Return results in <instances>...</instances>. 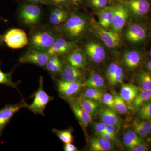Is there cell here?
I'll return each mask as SVG.
<instances>
[{
	"label": "cell",
	"mask_w": 151,
	"mask_h": 151,
	"mask_svg": "<svg viewBox=\"0 0 151 151\" xmlns=\"http://www.w3.org/2000/svg\"><path fill=\"white\" fill-rule=\"evenodd\" d=\"M86 22L83 17L74 15L66 20L63 29L67 35L72 37H77L84 33Z\"/></svg>",
	"instance_id": "cell-4"
},
{
	"label": "cell",
	"mask_w": 151,
	"mask_h": 151,
	"mask_svg": "<svg viewBox=\"0 0 151 151\" xmlns=\"http://www.w3.org/2000/svg\"><path fill=\"white\" fill-rule=\"evenodd\" d=\"M100 121L107 125H114L119 127L120 119L115 110L108 107L102 108L98 111Z\"/></svg>",
	"instance_id": "cell-17"
},
{
	"label": "cell",
	"mask_w": 151,
	"mask_h": 151,
	"mask_svg": "<svg viewBox=\"0 0 151 151\" xmlns=\"http://www.w3.org/2000/svg\"><path fill=\"white\" fill-rule=\"evenodd\" d=\"M13 72V70L9 73H4L0 69V84L10 86L19 92L18 89L17 83H14L12 79Z\"/></svg>",
	"instance_id": "cell-34"
},
{
	"label": "cell",
	"mask_w": 151,
	"mask_h": 151,
	"mask_svg": "<svg viewBox=\"0 0 151 151\" xmlns=\"http://www.w3.org/2000/svg\"><path fill=\"white\" fill-rule=\"evenodd\" d=\"M62 63L58 55H51L45 67L49 72L53 74L60 73L62 70Z\"/></svg>",
	"instance_id": "cell-26"
},
{
	"label": "cell",
	"mask_w": 151,
	"mask_h": 151,
	"mask_svg": "<svg viewBox=\"0 0 151 151\" xmlns=\"http://www.w3.org/2000/svg\"><path fill=\"white\" fill-rule=\"evenodd\" d=\"M3 40L9 47L14 49L22 48L29 44L26 33L19 29L8 31L3 37Z\"/></svg>",
	"instance_id": "cell-3"
},
{
	"label": "cell",
	"mask_w": 151,
	"mask_h": 151,
	"mask_svg": "<svg viewBox=\"0 0 151 151\" xmlns=\"http://www.w3.org/2000/svg\"><path fill=\"white\" fill-rule=\"evenodd\" d=\"M111 142L97 136L91 138L89 141V148L92 151H108L113 149Z\"/></svg>",
	"instance_id": "cell-18"
},
{
	"label": "cell",
	"mask_w": 151,
	"mask_h": 151,
	"mask_svg": "<svg viewBox=\"0 0 151 151\" xmlns=\"http://www.w3.org/2000/svg\"><path fill=\"white\" fill-rule=\"evenodd\" d=\"M128 40L134 43L141 42L145 39L147 34L145 30L139 24H134L130 26L126 34Z\"/></svg>",
	"instance_id": "cell-16"
},
{
	"label": "cell",
	"mask_w": 151,
	"mask_h": 151,
	"mask_svg": "<svg viewBox=\"0 0 151 151\" xmlns=\"http://www.w3.org/2000/svg\"><path fill=\"white\" fill-rule=\"evenodd\" d=\"M67 60L70 65L78 68H84L86 65L85 55L79 49L75 50L68 55Z\"/></svg>",
	"instance_id": "cell-21"
},
{
	"label": "cell",
	"mask_w": 151,
	"mask_h": 151,
	"mask_svg": "<svg viewBox=\"0 0 151 151\" xmlns=\"http://www.w3.org/2000/svg\"><path fill=\"white\" fill-rule=\"evenodd\" d=\"M118 131V127L114 125H107L106 132L114 137H116Z\"/></svg>",
	"instance_id": "cell-40"
},
{
	"label": "cell",
	"mask_w": 151,
	"mask_h": 151,
	"mask_svg": "<svg viewBox=\"0 0 151 151\" xmlns=\"http://www.w3.org/2000/svg\"><path fill=\"white\" fill-rule=\"evenodd\" d=\"M52 132L55 134L57 137L59 138L62 142L65 144L71 143L73 142V136L71 129H68L65 130L53 129Z\"/></svg>",
	"instance_id": "cell-31"
},
{
	"label": "cell",
	"mask_w": 151,
	"mask_h": 151,
	"mask_svg": "<svg viewBox=\"0 0 151 151\" xmlns=\"http://www.w3.org/2000/svg\"><path fill=\"white\" fill-rule=\"evenodd\" d=\"M127 4L132 13L138 17L145 15L150 8L149 0H129Z\"/></svg>",
	"instance_id": "cell-15"
},
{
	"label": "cell",
	"mask_w": 151,
	"mask_h": 151,
	"mask_svg": "<svg viewBox=\"0 0 151 151\" xmlns=\"http://www.w3.org/2000/svg\"><path fill=\"white\" fill-rule=\"evenodd\" d=\"M77 99L82 108L89 113L92 118L96 116L99 107L97 101L82 97L81 95Z\"/></svg>",
	"instance_id": "cell-23"
},
{
	"label": "cell",
	"mask_w": 151,
	"mask_h": 151,
	"mask_svg": "<svg viewBox=\"0 0 151 151\" xmlns=\"http://www.w3.org/2000/svg\"><path fill=\"white\" fill-rule=\"evenodd\" d=\"M115 1H122V0H115Z\"/></svg>",
	"instance_id": "cell-50"
},
{
	"label": "cell",
	"mask_w": 151,
	"mask_h": 151,
	"mask_svg": "<svg viewBox=\"0 0 151 151\" xmlns=\"http://www.w3.org/2000/svg\"><path fill=\"white\" fill-rule=\"evenodd\" d=\"M50 57L47 52L31 49L21 57L19 61L20 63H31L43 67L46 65Z\"/></svg>",
	"instance_id": "cell-5"
},
{
	"label": "cell",
	"mask_w": 151,
	"mask_h": 151,
	"mask_svg": "<svg viewBox=\"0 0 151 151\" xmlns=\"http://www.w3.org/2000/svg\"><path fill=\"white\" fill-rule=\"evenodd\" d=\"M30 1L33 3H43L45 1V0H28Z\"/></svg>",
	"instance_id": "cell-45"
},
{
	"label": "cell",
	"mask_w": 151,
	"mask_h": 151,
	"mask_svg": "<svg viewBox=\"0 0 151 151\" xmlns=\"http://www.w3.org/2000/svg\"><path fill=\"white\" fill-rule=\"evenodd\" d=\"M150 56H151V49L150 50Z\"/></svg>",
	"instance_id": "cell-49"
},
{
	"label": "cell",
	"mask_w": 151,
	"mask_h": 151,
	"mask_svg": "<svg viewBox=\"0 0 151 151\" xmlns=\"http://www.w3.org/2000/svg\"><path fill=\"white\" fill-rule=\"evenodd\" d=\"M139 93V88L132 84H123L120 91V95L126 103L130 104Z\"/></svg>",
	"instance_id": "cell-19"
},
{
	"label": "cell",
	"mask_w": 151,
	"mask_h": 151,
	"mask_svg": "<svg viewBox=\"0 0 151 151\" xmlns=\"http://www.w3.org/2000/svg\"><path fill=\"white\" fill-rule=\"evenodd\" d=\"M102 101L108 107L116 111L115 101L113 94L109 93L103 94L102 97Z\"/></svg>",
	"instance_id": "cell-37"
},
{
	"label": "cell",
	"mask_w": 151,
	"mask_h": 151,
	"mask_svg": "<svg viewBox=\"0 0 151 151\" xmlns=\"http://www.w3.org/2000/svg\"><path fill=\"white\" fill-rule=\"evenodd\" d=\"M68 0H50L51 2L53 4L56 5H61L67 2Z\"/></svg>",
	"instance_id": "cell-44"
},
{
	"label": "cell",
	"mask_w": 151,
	"mask_h": 151,
	"mask_svg": "<svg viewBox=\"0 0 151 151\" xmlns=\"http://www.w3.org/2000/svg\"><path fill=\"white\" fill-rule=\"evenodd\" d=\"M34 99L33 102L30 105H28L27 108L33 113L37 115L44 116V112L47 105L54 98L48 95L45 91L43 87V78H40L39 86L37 90L32 95Z\"/></svg>",
	"instance_id": "cell-1"
},
{
	"label": "cell",
	"mask_w": 151,
	"mask_h": 151,
	"mask_svg": "<svg viewBox=\"0 0 151 151\" xmlns=\"http://www.w3.org/2000/svg\"><path fill=\"white\" fill-rule=\"evenodd\" d=\"M96 134L97 136L104 138L105 139L111 141V142L114 140L115 139V137H114L113 136H112L110 134H108L106 132H102V133H96Z\"/></svg>",
	"instance_id": "cell-42"
},
{
	"label": "cell",
	"mask_w": 151,
	"mask_h": 151,
	"mask_svg": "<svg viewBox=\"0 0 151 151\" xmlns=\"http://www.w3.org/2000/svg\"><path fill=\"white\" fill-rule=\"evenodd\" d=\"M114 11V7L105 6L98 12L99 23L102 27L107 28L111 26Z\"/></svg>",
	"instance_id": "cell-22"
},
{
	"label": "cell",
	"mask_w": 151,
	"mask_h": 151,
	"mask_svg": "<svg viewBox=\"0 0 151 151\" xmlns=\"http://www.w3.org/2000/svg\"><path fill=\"white\" fill-rule=\"evenodd\" d=\"M132 127L134 131L141 137H147L151 134V124L147 121L134 122Z\"/></svg>",
	"instance_id": "cell-28"
},
{
	"label": "cell",
	"mask_w": 151,
	"mask_h": 151,
	"mask_svg": "<svg viewBox=\"0 0 151 151\" xmlns=\"http://www.w3.org/2000/svg\"><path fill=\"white\" fill-rule=\"evenodd\" d=\"M134 131L128 130L123 137V144L128 150L143 143L142 139Z\"/></svg>",
	"instance_id": "cell-20"
},
{
	"label": "cell",
	"mask_w": 151,
	"mask_h": 151,
	"mask_svg": "<svg viewBox=\"0 0 151 151\" xmlns=\"http://www.w3.org/2000/svg\"><path fill=\"white\" fill-rule=\"evenodd\" d=\"M91 5L96 9H102L107 5V0H89Z\"/></svg>",
	"instance_id": "cell-39"
},
{
	"label": "cell",
	"mask_w": 151,
	"mask_h": 151,
	"mask_svg": "<svg viewBox=\"0 0 151 151\" xmlns=\"http://www.w3.org/2000/svg\"><path fill=\"white\" fill-rule=\"evenodd\" d=\"M63 150L65 151H77L78 149L76 146L71 143L65 144L63 147Z\"/></svg>",
	"instance_id": "cell-43"
},
{
	"label": "cell",
	"mask_w": 151,
	"mask_h": 151,
	"mask_svg": "<svg viewBox=\"0 0 151 151\" xmlns=\"http://www.w3.org/2000/svg\"><path fill=\"white\" fill-rule=\"evenodd\" d=\"M68 17L67 12L60 8H55L52 12L49 21L52 24L58 25L66 21Z\"/></svg>",
	"instance_id": "cell-27"
},
{
	"label": "cell",
	"mask_w": 151,
	"mask_h": 151,
	"mask_svg": "<svg viewBox=\"0 0 151 151\" xmlns=\"http://www.w3.org/2000/svg\"><path fill=\"white\" fill-rule=\"evenodd\" d=\"M69 103L71 110L77 119L78 123L84 131L92 122V116L84 110L78 103L77 99H71Z\"/></svg>",
	"instance_id": "cell-9"
},
{
	"label": "cell",
	"mask_w": 151,
	"mask_h": 151,
	"mask_svg": "<svg viewBox=\"0 0 151 151\" xmlns=\"http://www.w3.org/2000/svg\"><path fill=\"white\" fill-rule=\"evenodd\" d=\"M140 108L138 113L139 117L145 121L151 122V101L146 103Z\"/></svg>",
	"instance_id": "cell-35"
},
{
	"label": "cell",
	"mask_w": 151,
	"mask_h": 151,
	"mask_svg": "<svg viewBox=\"0 0 151 151\" xmlns=\"http://www.w3.org/2000/svg\"><path fill=\"white\" fill-rule=\"evenodd\" d=\"M70 1L74 3V4H77L81 1V0H69Z\"/></svg>",
	"instance_id": "cell-47"
},
{
	"label": "cell",
	"mask_w": 151,
	"mask_h": 151,
	"mask_svg": "<svg viewBox=\"0 0 151 151\" xmlns=\"http://www.w3.org/2000/svg\"><path fill=\"white\" fill-rule=\"evenodd\" d=\"M3 41V37L0 35V45L1 44Z\"/></svg>",
	"instance_id": "cell-48"
},
{
	"label": "cell",
	"mask_w": 151,
	"mask_h": 151,
	"mask_svg": "<svg viewBox=\"0 0 151 151\" xmlns=\"http://www.w3.org/2000/svg\"><path fill=\"white\" fill-rule=\"evenodd\" d=\"M141 55L137 51L131 50L127 51L124 54L123 60L127 66L131 69H134L140 63Z\"/></svg>",
	"instance_id": "cell-24"
},
{
	"label": "cell",
	"mask_w": 151,
	"mask_h": 151,
	"mask_svg": "<svg viewBox=\"0 0 151 151\" xmlns=\"http://www.w3.org/2000/svg\"><path fill=\"white\" fill-rule=\"evenodd\" d=\"M80 69L69 64H65L63 66L60 73L61 80L70 82H82L84 79V75Z\"/></svg>",
	"instance_id": "cell-11"
},
{
	"label": "cell",
	"mask_w": 151,
	"mask_h": 151,
	"mask_svg": "<svg viewBox=\"0 0 151 151\" xmlns=\"http://www.w3.org/2000/svg\"><path fill=\"white\" fill-rule=\"evenodd\" d=\"M28 104L22 99L20 103L14 105H6L0 110V134L14 115L22 108H27Z\"/></svg>",
	"instance_id": "cell-7"
},
{
	"label": "cell",
	"mask_w": 151,
	"mask_h": 151,
	"mask_svg": "<svg viewBox=\"0 0 151 151\" xmlns=\"http://www.w3.org/2000/svg\"><path fill=\"white\" fill-rule=\"evenodd\" d=\"M124 78V73L123 69L119 65L112 78L108 82L111 86H116L118 84H122Z\"/></svg>",
	"instance_id": "cell-36"
},
{
	"label": "cell",
	"mask_w": 151,
	"mask_h": 151,
	"mask_svg": "<svg viewBox=\"0 0 151 151\" xmlns=\"http://www.w3.org/2000/svg\"><path fill=\"white\" fill-rule=\"evenodd\" d=\"M57 89L59 96L63 99L71 100L73 97L81 91L84 86L82 82H70L58 80L57 82Z\"/></svg>",
	"instance_id": "cell-6"
},
{
	"label": "cell",
	"mask_w": 151,
	"mask_h": 151,
	"mask_svg": "<svg viewBox=\"0 0 151 151\" xmlns=\"http://www.w3.org/2000/svg\"><path fill=\"white\" fill-rule=\"evenodd\" d=\"M136 81L139 86L144 90H151V74L142 71L136 77Z\"/></svg>",
	"instance_id": "cell-30"
},
{
	"label": "cell",
	"mask_w": 151,
	"mask_h": 151,
	"mask_svg": "<svg viewBox=\"0 0 151 151\" xmlns=\"http://www.w3.org/2000/svg\"><path fill=\"white\" fill-rule=\"evenodd\" d=\"M22 21L26 24L33 25L37 24L41 16V11L35 5H25L22 7L19 14Z\"/></svg>",
	"instance_id": "cell-8"
},
{
	"label": "cell",
	"mask_w": 151,
	"mask_h": 151,
	"mask_svg": "<svg viewBox=\"0 0 151 151\" xmlns=\"http://www.w3.org/2000/svg\"><path fill=\"white\" fill-rule=\"evenodd\" d=\"M84 86L88 88L101 89L105 86V81L103 77L98 73L93 72L83 83Z\"/></svg>",
	"instance_id": "cell-25"
},
{
	"label": "cell",
	"mask_w": 151,
	"mask_h": 151,
	"mask_svg": "<svg viewBox=\"0 0 151 151\" xmlns=\"http://www.w3.org/2000/svg\"><path fill=\"white\" fill-rule=\"evenodd\" d=\"M151 100V90L142 89L133 102V106L136 109L140 108L143 105Z\"/></svg>",
	"instance_id": "cell-29"
},
{
	"label": "cell",
	"mask_w": 151,
	"mask_h": 151,
	"mask_svg": "<svg viewBox=\"0 0 151 151\" xmlns=\"http://www.w3.org/2000/svg\"><path fill=\"white\" fill-rule=\"evenodd\" d=\"M128 17L127 9L123 5L115 7L111 26L113 31L119 32L124 27Z\"/></svg>",
	"instance_id": "cell-10"
},
{
	"label": "cell",
	"mask_w": 151,
	"mask_h": 151,
	"mask_svg": "<svg viewBox=\"0 0 151 151\" xmlns=\"http://www.w3.org/2000/svg\"><path fill=\"white\" fill-rule=\"evenodd\" d=\"M103 94L101 89L86 87L81 96L99 102L102 101Z\"/></svg>",
	"instance_id": "cell-32"
},
{
	"label": "cell",
	"mask_w": 151,
	"mask_h": 151,
	"mask_svg": "<svg viewBox=\"0 0 151 151\" xmlns=\"http://www.w3.org/2000/svg\"><path fill=\"white\" fill-rule=\"evenodd\" d=\"M114 101H115V109L119 113L122 114H126L128 111L127 103L120 96V94L116 91L112 92Z\"/></svg>",
	"instance_id": "cell-33"
},
{
	"label": "cell",
	"mask_w": 151,
	"mask_h": 151,
	"mask_svg": "<svg viewBox=\"0 0 151 151\" xmlns=\"http://www.w3.org/2000/svg\"><path fill=\"white\" fill-rule=\"evenodd\" d=\"M147 66L149 70H150L151 71V60H150V61L147 64Z\"/></svg>",
	"instance_id": "cell-46"
},
{
	"label": "cell",
	"mask_w": 151,
	"mask_h": 151,
	"mask_svg": "<svg viewBox=\"0 0 151 151\" xmlns=\"http://www.w3.org/2000/svg\"><path fill=\"white\" fill-rule=\"evenodd\" d=\"M85 52L93 62L100 63L105 58V50L100 44L96 42H89L85 45Z\"/></svg>",
	"instance_id": "cell-13"
},
{
	"label": "cell",
	"mask_w": 151,
	"mask_h": 151,
	"mask_svg": "<svg viewBox=\"0 0 151 151\" xmlns=\"http://www.w3.org/2000/svg\"><path fill=\"white\" fill-rule=\"evenodd\" d=\"M92 126L96 133H102L106 132L107 125L103 122H91Z\"/></svg>",
	"instance_id": "cell-38"
},
{
	"label": "cell",
	"mask_w": 151,
	"mask_h": 151,
	"mask_svg": "<svg viewBox=\"0 0 151 151\" xmlns=\"http://www.w3.org/2000/svg\"><path fill=\"white\" fill-rule=\"evenodd\" d=\"M96 32L105 45L109 48H115L120 43L121 37L119 32L113 31H108L100 27H96Z\"/></svg>",
	"instance_id": "cell-12"
},
{
	"label": "cell",
	"mask_w": 151,
	"mask_h": 151,
	"mask_svg": "<svg viewBox=\"0 0 151 151\" xmlns=\"http://www.w3.org/2000/svg\"><path fill=\"white\" fill-rule=\"evenodd\" d=\"M54 36L48 32L39 31L34 33L30 38L31 46L34 49L47 52L54 44Z\"/></svg>",
	"instance_id": "cell-2"
},
{
	"label": "cell",
	"mask_w": 151,
	"mask_h": 151,
	"mask_svg": "<svg viewBox=\"0 0 151 151\" xmlns=\"http://www.w3.org/2000/svg\"><path fill=\"white\" fill-rule=\"evenodd\" d=\"M75 46L73 42L67 41L62 38L55 40L54 44L47 52L50 56L65 54L72 50Z\"/></svg>",
	"instance_id": "cell-14"
},
{
	"label": "cell",
	"mask_w": 151,
	"mask_h": 151,
	"mask_svg": "<svg viewBox=\"0 0 151 151\" xmlns=\"http://www.w3.org/2000/svg\"><path fill=\"white\" fill-rule=\"evenodd\" d=\"M149 150V146L147 144L144 143H142L140 145H139L131 149L130 151H145Z\"/></svg>",
	"instance_id": "cell-41"
}]
</instances>
